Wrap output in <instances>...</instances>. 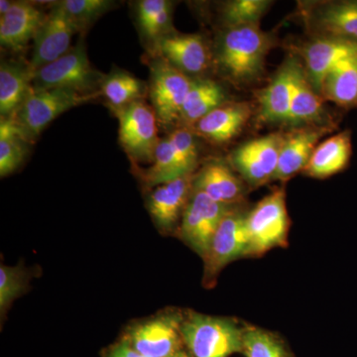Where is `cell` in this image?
I'll return each instance as SVG.
<instances>
[{"instance_id":"obj_1","label":"cell","mask_w":357,"mask_h":357,"mask_svg":"<svg viewBox=\"0 0 357 357\" xmlns=\"http://www.w3.org/2000/svg\"><path fill=\"white\" fill-rule=\"evenodd\" d=\"M273 45L272 37L258 25L229 28L218 43V67L234 83H251L261 75Z\"/></svg>"},{"instance_id":"obj_2","label":"cell","mask_w":357,"mask_h":357,"mask_svg":"<svg viewBox=\"0 0 357 357\" xmlns=\"http://www.w3.org/2000/svg\"><path fill=\"white\" fill-rule=\"evenodd\" d=\"M181 335L194 357H229L243 351V330L229 319L190 312Z\"/></svg>"},{"instance_id":"obj_3","label":"cell","mask_w":357,"mask_h":357,"mask_svg":"<svg viewBox=\"0 0 357 357\" xmlns=\"http://www.w3.org/2000/svg\"><path fill=\"white\" fill-rule=\"evenodd\" d=\"M105 75L93 69L83 42L62 57L34 72L32 89H64L86 96L100 89Z\"/></svg>"},{"instance_id":"obj_4","label":"cell","mask_w":357,"mask_h":357,"mask_svg":"<svg viewBox=\"0 0 357 357\" xmlns=\"http://www.w3.org/2000/svg\"><path fill=\"white\" fill-rule=\"evenodd\" d=\"M199 158V147L194 133L187 128L176 129L160 139L153 161L143 171L142 180L149 187L192 175Z\"/></svg>"},{"instance_id":"obj_5","label":"cell","mask_w":357,"mask_h":357,"mask_svg":"<svg viewBox=\"0 0 357 357\" xmlns=\"http://www.w3.org/2000/svg\"><path fill=\"white\" fill-rule=\"evenodd\" d=\"M249 255H260L287 243L289 222L284 189H277L248 215Z\"/></svg>"},{"instance_id":"obj_6","label":"cell","mask_w":357,"mask_h":357,"mask_svg":"<svg viewBox=\"0 0 357 357\" xmlns=\"http://www.w3.org/2000/svg\"><path fill=\"white\" fill-rule=\"evenodd\" d=\"M119 121V141L133 162L152 163L159 143L158 119L153 107L138 100L114 110Z\"/></svg>"},{"instance_id":"obj_7","label":"cell","mask_w":357,"mask_h":357,"mask_svg":"<svg viewBox=\"0 0 357 357\" xmlns=\"http://www.w3.org/2000/svg\"><path fill=\"white\" fill-rule=\"evenodd\" d=\"M93 96L70 89H32L13 117L29 139H33L61 114L88 102Z\"/></svg>"},{"instance_id":"obj_8","label":"cell","mask_w":357,"mask_h":357,"mask_svg":"<svg viewBox=\"0 0 357 357\" xmlns=\"http://www.w3.org/2000/svg\"><path fill=\"white\" fill-rule=\"evenodd\" d=\"M192 84V79L164 59L155 61L151 66L148 91L160 123L171 126L180 121L183 105Z\"/></svg>"},{"instance_id":"obj_9","label":"cell","mask_w":357,"mask_h":357,"mask_svg":"<svg viewBox=\"0 0 357 357\" xmlns=\"http://www.w3.org/2000/svg\"><path fill=\"white\" fill-rule=\"evenodd\" d=\"M248 215L230 210L211 241L210 248L203 258L204 282L211 283L223 268L230 262L249 255V234Z\"/></svg>"},{"instance_id":"obj_10","label":"cell","mask_w":357,"mask_h":357,"mask_svg":"<svg viewBox=\"0 0 357 357\" xmlns=\"http://www.w3.org/2000/svg\"><path fill=\"white\" fill-rule=\"evenodd\" d=\"M231 210L204 192L192 190L181 218L178 234L185 244L202 257L206 256L222 218Z\"/></svg>"},{"instance_id":"obj_11","label":"cell","mask_w":357,"mask_h":357,"mask_svg":"<svg viewBox=\"0 0 357 357\" xmlns=\"http://www.w3.org/2000/svg\"><path fill=\"white\" fill-rule=\"evenodd\" d=\"M303 18L314 38H335L357 43V1L306 3Z\"/></svg>"},{"instance_id":"obj_12","label":"cell","mask_w":357,"mask_h":357,"mask_svg":"<svg viewBox=\"0 0 357 357\" xmlns=\"http://www.w3.org/2000/svg\"><path fill=\"white\" fill-rule=\"evenodd\" d=\"M182 319L176 314L147 319L129 331L126 342L145 357H172L180 351Z\"/></svg>"},{"instance_id":"obj_13","label":"cell","mask_w":357,"mask_h":357,"mask_svg":"<svg viewBox=\"0 0 357 357\" xmlns=\"http://www.w3.org/2000/svg\"><path fill=\"white\" fill-rule=\"evenodd\" d=\"M77 28L58 2L46 15L34 38L29 66L33 73L50 64L70 50L73 36Z\"/></svg>"},{"instance_id":"obj_14","label":"cell","mask_w":357,"mask_h":357,"mask_svg":"<svg viewBox=\"0 0 357 357\" xmlns=\"http://www.w3.org/2000/svg\"><path fill=\"white\" fill-rule=\"evenodd\" d=\"M192 176L155 185L147 199L148 211L162 231L175 229L192 191Z\"/></svg>"},{"instance_id":"obj_15","label":"cell","mask_w":357,"mask_h":357,"mask_svg":"<svg viewBox=\"0 0 357 357\" xmlns=\"http://www.w3.org/2000/svg\"><path fill=\"white\" fill-rule=\"evenodd\" d=\"M310 83L319 95L326 75L345 59L357 54V43L335 38H314L301 49Z\"/></svg>"},{"instance_id":"obj_16","label":"cell","mask_w":357,"mask_h":357,"mask_svg":"<svg viewBox=\"0 0 357 357\" xmlns=\"http://www.w3.org/2000/svg\"><path fill=\"white\" fill-rule=\"evenodd\" d=\"M199 35L168 34L155 43V53L185 75H198L208 69L210 53Z\"/></svg>"},{"instance_id":"obj_17","label":"cell","mask_w":357,"mask_h":357,"mask_svg":"<svg viewBox=\"0 0 357 357\" xmlns=\"http://www.w3.org/2000/svg\"><path fill=\"white\" fill-rule=\"evenodd\" d=\"M331 130V126H307L284 137L273 180L286 181L304 171L319 139Z\"/></svg>"},{"instance_id":"obj_18","label":"cell","mask_w":357,"mask_h":357,"mask_svg":"<svg viewBox=\"0 0 357 357\" xmlns=\"http://www.w3.org/2000/svg\"><path fill=\"white\" fill-rule=\"evenodd\" d=\"M297 59L284 63L266 88L258 93L259 119L265 123H288L292 103L294 75Z\"/></svg>"},{"instance_id":"obj_19","label":"cell","mask_w":357,"mask_h":357,"mask_svg":"<svg viewBox=\"0 0 357 357\" xmlns=\"http://www.w3.org/2000/svg\"><path fill=\"white\" fill-rule=\"evenodd\" d=\"M46 15L30 2H13L0 18V44L11 51H21L34 39Z\"/></svg>"},{"instance_id":"obj_20","label":"cell","mask_w":357,"mask_h":357,"mask_svg":"<svg viewBox=\"0 0 357 357\" xmlns=\"http://www.w3.org/2000/svg\"><path fill=\"white\" fill-rule=\"evenodd\" d=\"M192 190L229 206L241 201L243 196V183L229 167L220 161L208 162L199 170L192 178Z\"/></svg>"},{"instance_id":"obj_21","label":"cell","mask_w":357,"mask_h":357,"mask_svg":"<svg viewBox=\"0 0 357 357\" xmlns=\"http://www.w3.org/2000/svg\"><path fill=\"white\" fill-rule=\"evenodd\" d=\"M251 114L245 102L223 103L195 124L197 132L215 143L227 142L236 135Z\"/></svg>"},{"instance_id":"obj_22","label":"cell","mask_w":357,"mask_h":357,"mask_svg":"<svg viewBox=\"0 0 357 357\" xmlns=\"http://www.w3.org/2000/svg\"><path fill=\"white\" fill-rule=\"evenodd\" d=\"M351 156V134H335L319 143L304 172L312 178H324L344 170Z\"/></svg>"},{"instance_id":"obj_23","label":"cell","mask_w":357,"mask_h":357,"mask_svg":"<svg viewBox=\"0 0 357 357\" xmlns=\"http://www.w3.org/2000/svg\"><path fill=\"white\" fill-rule=\"evenodd\" d=\"M33 70L29 64L3 61L0 67V114L13 117L32 89Z\"/></svg>"},{"instance_id":"obj_24","label":"cell","mask_w":357,"mask_h":357,"mask_svg":"<svg viewBox=\"0 0 357 357\" xmlns=\"http://www.w3.org/2000/svg\"><path fill=\"white\" fill-rule=\"evenodd\" d=\"M323 119L324 107L321 98L310 83L306 70L297 61L288 123L292 126L302 124L319 126Z\"/></svg>"},{"instance_id":"obj_25","label":"cell","mask_w":357,"mask_h":357,"mask_svg":"<svg viewBox=\"0 0 357 357\" xmlns=\"http://www.w3.org/2000/svg\"><path fill=\"white\" fill-rule=\"evenodd\" d=\"M319 95L344 109L357 107V54L345 59L326 75Z\"/></svg>"},{"instance_id":"obj_26","label":"cell","mask_w":357,"mask_h":357,"mask_svg":"<svg viewBox=\"0 0 357 357\" xmlns=\"http://www.w3.org/2000/svg\"><path fill=\"white\" fill-rule=\"evenodd\" d=\"M225 103L222 86L213 79L192 81L181 112L180 121L185 126H195L204 116Z\"/></svg>"},{"instance_id":"obj_27","label":"cell","mask_w":357,"mask_h":357,"mask_svg":"<svg viewBox=\"0 0 357 357\" xmlns=\"http://www.w3.org/2000/svg\"><path fill=\"white\" fill-rule=\"evenodd\" d=\"M29 137L14 117H1L0 121V176L15 172L24 161Z\"/></svg>"},{"instance_id":"obj_28","label":"cell","mask_w":357,"mask_h":357,"mask_svg":"<svg viewBox=\"0 0 357 357\" xmlns=\"http://www.w3.org/2000/svg\"><path fill=\"white\" fill-rule=\"evenodd\" d=\"M147 91L144 82L123 70H114L109 76H105L100 89L103 98L114 110L142 100Z\"/></svg>"},{"instance_id":"obj_29","label":"cell","mask_w":357,"mask_h":357,"mask_svg":"<svg viewBox=\"0 0 357 357\" xmlns=\"http://www.w3.org/2000/svg\"><path fill=\"white\" fill-rule=\"evenodd\" d=\"M173 3L167 0H141L137 3L136 15L143 36L156 43L170 34Z\"/></svg>"},{"instance_id":"obj_30","label":"cell","mask_w":357,"mask_h":357,"mask_svg":"<svg viewBox=\"0 0 357 357\" xmlns=\"http://www.w3.org/2000/svg\"><path fill=\"white\" fill-rule=\"evenodd\" d=\"M271 2L266 0H234L225 4L222 20L229 28L258 25Z\"/></svg>"},{"instance_id":"obj_31","label":"cell","mask_w":357,"mask_h":357,"mask_svg":"<svg viewBox=\"0 0 357 357\" xmlns=\"http://www.w3.org/2000/svg\"><path fill=\"white\" fill-rule=\"evenodd\" d=\"M283 141L284 136L280 134H271L258 139L249 141L243 145L262 167L270 180H273L275 172H276Z\"/></svg>"},{"instance_id":"obj_32","label":"cell","mask_w":357,"mask_h":357,"mask_svg":"<svg viewBox=\"0 0 357 357\" xmlns=\"http://www.w3.org/2000/svg\"><path fill=\"white\" fill-rule=\"evenodd\" d=\"M60 4L76 25L77 31H83L93 21L107 13L114 2L109 0H65L60 1Z\"/></svg>"},{"instance_id":"obj_33","label":"cell","mask_w":357,"mask_h":357,"mask_svg":"<svg viewBox=\"0 0 357 357\" xmlns=\"http://www.w3.org/2000/svg\"><path fill=\"white\" fill-rule=\"evenodd\" d=\"M28 274L20 266L0 267V314L3 318L14 301L27 290Z\"/></svg>"},{"instance_id":"obj_34","label":"cell","mask_w":357,"mask_h":357,"mask_svg":"<svg viewBox=\"0 0 357 357\" xmlns=\"http://www.w3.org/2000/svg\"><path fill=\"white\" fill-rule=\"evenodd\" d=\"M243 351L248 357H289L273 335L257 328H244Z\"/></svg>"},{"instance_id":"obj_35","label":"cell","mask_w":357,"mask_h":357,"mask_svg":"<svg viewBox=\"0 0 357 357\" xmlns=\"http://www.w3.org/2000/svg\"><path fill=\"white\" fill-rule=\"evenodd\" d=\"M231 162L234 168L250 185H260L270 180L262 167L243 145L232 153Z\"/></svg>"},{"instance_id":"obj_36","label":"cell","mask_w":357,"mask_h":357,"mask_svg":"<svg viewBox=\"0 0 357 357\" xmlns=\"http://www.w3.org/2000/svg\"><path fill=\"white\" fill-rule=\"evenodd\" d=\"M107 357H145L139 352L135 351L133 347L128 344V342H122L121 344H116L112 349V351L107 354Z\"/></svg>"},{"instance_id":"obj_37","label":"cell","mask_w":357,"mask_h":357,"mask_svg":"<svg viewBox=\"0 0 357 357\" xmlns=\"http://www.w3.org/2000/svg\"><path fill=\"white\" fill-rule=\"evenodd\" d=\"M13 2L8 1V0H1L0 1V14H1V16L8 13L9 9L13 6Z\"/></svg>"},{"instance_id":"obj_38","label":"cell","mask_w":357,"mask_h":357,"mask_svg":"<svg viewBox=\"0 0 357 357\" xmlns=\"http://www.w3.org/2000/svg\"><path fill=\"white\" fill-rule=\"evenodd\" d=\"M172 357H191V356H190L189 354H185V351H178L177 354H176L175 356H174Z\"/></svg>"}]
</instances>
